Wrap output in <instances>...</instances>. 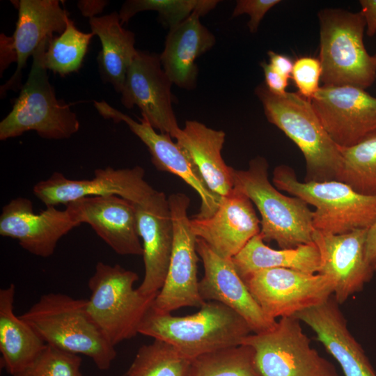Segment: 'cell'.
<instances>
[{
	"mask_svg": "<svg viewBox=\"0 0 376 376\" xmlns=\"http://www.w3.org/2000/svg\"><path fill=\"white\" fill-rule=\"evenodd\" d=\"M199 308L192 315L175 316L151 307L139 334L168 343L192 360L206 353L240 345L252 333L243 318L221 303L205 301Z\"/></svg>",
	"mask_w": 376,
	"mask_h": 376,
	"instance_id": "2",
	"label": "cell"
},
{
	"mask_svg": "<svg viewBox=\"0 0 376 376\" xmlns=\"http://www.w3.org/2000/svg\"><path fill=\"white\" fill-rule=\"evenodd\" d=\"M322 76V66L319 58L309 56L299 57L295 60L291 77L298 93L311 100L318 89Z\"/></svg>",
	"mask_w": 376,
	"mask_h": 376,
	"instance_id": "35",
	"label": "cell"
},
{
	"mask_svg": "<svg viewBox=\"0 0 376 376\" xmlns=\"http://www.w3.org/2000/svg\"><path fill=\"white\" fill-rule=\"evenodd\" d=\"M334 297L306 308L294 317L308 325L339 363L344 376H376L360 344L352 335Z\"/></svg>",
	"mask_w": 376,
	"mask_h": 376,
	"instance_id": "22",
	"label": "cell"
},
{
	"mask_svg": "<svg viewBox=\"0 0 376 376\" xmlns=\"http://www.w3.org/2000/svg\"><path fill=\"white\" fill-rule=\"evenodd\" d=\"M168 200L173 228L172 252L164 285L152 306L164 313L183 307L201 308L205 303L198 290L197 237L187 214L189 198L174 193Z\"/></svg>",
	"mask_w": 376,
	"mask_h": 376,
	"instance_id": "10",
	"label": "cell"
},
{
	"mask_svg": "<svg viewBox=\"0 0 376 376\" xmlns=\"http://www.w3.org/2000/svg\"><path fill=\"white\" fill-rule=\"evenodd\" d=\"M300 323L295 317L281 318L272 329L249 334L241 345L253 348L262 376H339L311 346Z\"/></svg>",
	"mask_w": 376,
	"mask_h": 376,
	"instance_id": "9",
	"label": "cell"
},
{
	"mask_svg": "<svg viewBox=\"0 0 376 376\" xmlns=\"http://www.w3.org/2000/svg\"><path fill=\"white\" fill-rule=\"evenodd\" d=\"M124 376V375H123Z\"/></svg>",
	"mask_w": 376,
	"mask_h": 376,
	"instance_id": "45",
	"label": "cell"
},
{
	"mask_svg": "<svg viewBox=\"0 0 376 376\" xmlns=\"http://www.w3.org/2000/svg\"><path fill=\"white\" fill-rule=\"evenodd\" d=\"M373 57H374V59H375V63H376V54L375 55H373Z\"/></svg>",
	"mask_w": 376,
	"mask_h": 376,
	"instance_id": "44",
	"label": "cell"
},
{
	"mask_svg": "<svg viewBox=\"0 0 376 376\" xmlns=\"http://www.w3.org/2000/svg\"><path fill=\"white\" fill-rule=\"evenodd\" d=\"M172 84L159 55L138 50L127 70L120 102L127 109L137 106L155 130L175 139L181 128L173 109Z\"/></svg>",
	"mask_w": 376,
	"mask_h": 376,
	"instance_id": "14",
	"label": "cell"
},
{
	"mask_svg": "<svg viewBox=\"0 0 376 376\" xmlns=\"http://www.w3.org/2000/svg\"><path fill=\"white\" fill-rule=\"evenodd\" d=\"M280 0H238L233 10V17L246 14L250 17L247 23L249 31L256 33L265 14Z\"/></svg>",
	"mask_w": 376,
	"mask_h": 376,
	"instance_id": "36",
	"label": "cell"
},
{
	"mask_svg": "<svg viewBox=\"0 0 376 376\" xmlns=\"http://www.w3.org/2000/svg\"><path fill=\"white\" fill-rule=\"evenodd\" d=\"M251 295L269 318L294 317L334 295L328 276L285 268L262 269L243 279Z\"/></svg>",
	"mask_w": 376,
	"mask_h": 376,
	"instance_id": "11",
	"label": "cell"
},
{
	"mask_svg": "<svg viewBox=\"0 0 376 376\" xmlns=\"http://www.w3.org/2000/svg\"><path fill=\"white\" fill-rule=\"evenodd\" d=\"M311 102L324 129L340 147L352 146L376 131V97L366 89L322 85Z\"/></svg>",
	"mask_w": 376,
	"mask_h": 376,
	"instance_id": "15",
	"label": "cell"
},
{
	"mask_svg": "<svg viewBox=\"0 0 376 376\" xmlns=\"http://www.w3.org/2000/svg\"><path fill=\"white\" fill-rule=\"evenodd\" d=\"M318 17L323 85H352L363 89L372 86L376 63L364 45L366 22L361 13L324 8Z\"/></svg>",
	"mask_w": 376,
	"mask_h": 376,
	"instance_id": "7",
	"label": "cell"
},
{
	"mask_svg": "<svg viewBox=\"0 0 376 376\" xmlns=\"http://www.w3.org/2000/svg\"><path fill=\"white\" fill-rule=\"evenodd\" d=\"M89 24L102 45L97 57L101 77L121 93L127 70L138 52L134 33L123 27L116 12L92 17Z\"/></svg>",
	"mask_w": 376,
	"mask_h": 376,
	"instance_id": "27",
	"label": "cell"
},
{
	"mask_svg": "<svg viewBox=\"0 0 376 376\" xmlns=\"http://www.w3.org/2000/svg\"><path fill=\"white\" fill-rule=\"evenodd\" d=\"M367 229L343 234L314 230L313 241L320 255L318 274L334 283V297L340 304L361 291L375 272L366 258Z\"/></svg>",
	"mask_w": 376,
	"mask_h": 376,
	"instance_id": "18",
	"label": "cell"
},
{
	"mask_svg": "<svg viewBox=\"0 0 376 376\" xmlns=\"http://www.w3.org/2000/svg\"><path fill=\"white\" fill-rule=\"evenodd\" d=\"M94 106L105 119L123 122L128 126L146 145L157 170L176 175L197 192L201 204L196 218H207L215 212L221 198L210 190L188 152L178 142L173 141L169 134L158 133L145 118L136 121L104 100L94 101Z\"/></svg>",
	"mask_w": 376,
	"mask_h": 376,
	"instance_id": "13",
	"label": "cell"
},
{
	"mask_svg": "<svg viewBox=\"0 0 376 376\" xmlns=\"http://www.w3.org/2000/svg\"><path fill=\"white\" fill-rule=\"evenodd\" d=\"M374 271L376 272V262L373 265Z\"/></svg>",
	"mask_w": 376,
	"mask_h": 376,
	"instance_id": "43",
	"label": "cell"
},
{
	"mask_svg": "<svg viewBox=\"0 0 376 376\" xmlns=\"http://www.w3.org/2000/svg\"><path fill=\"white\" fill-rule=\"evenodd\" d=\"M81 358L49 345L13 376H83Z\"/></svg>",
	"mask_w": 376,
	"mask_h": 376,
	"instance_id": "34",
	"label": "cell"
},
{
	"mask_svg": "<svg viewBox=\"0 0 376 376\" xmlns=\"http://www.w3.org/2000/svg\"><path fill=\"white\" fill-rule=\"evenodd\" d=\"M19 317L46 345L89 357L101 370L110 368L116 357L113 346L88 310V299L62 293H47Z\"/></svg>",
	"mask_w": 376,
	"mask_h": 376,
	"instance_id": "1",
	"label": "cell"
},
{
	"mask_svg": "<svg viewBox=\"0 0 376 376\" xmlns=\"http://www.w3.org/2000/svg\"><path fill=\"white\" fill-rule=\"evenodd\" d=\"M191 227L220 256L232 259L260 232V221L251 201L233 188L221 198L215 212L207 218L190 219Z\"/></svg>",
	"mask_w": 376,
	"mask_h": 376,
	"instance_id": "20",
	"label": "cell"
},
{
	"mask_svg": "<svg viewBox=\"0 0 376 376\" xmlns=\"http://www.w3.org/2000/svg\"><path fill=\"white\" fill-rule=\"evenodd\" d=\"M359 4L366 22V34L372 37L376 33V0H361Z\"/></svg>",
	"mask_w": 376,
	"mask_h": 376,
	"instance_id": "40",
	"label": "cell"
},
{
	"mask_svg": "<svg viewBox=\"0 0 376 376\" xmlns=\"http://www.w3.org/2000/svg\"><path fill=\"white\" fill-rule=\"evenodd\" d=\"M265 76V85L274 94L283 95L285 93L288 84V79L276 72L269 63H260Z\"/></svg>",
	"mask_w": 376,
	"mask_h": 376,
	"instance_id": "37",
	"label": "cell"
},
{
	"mask_svg": "<svg viewBox=\"0 0 376 376\" xmlns=\"http://www.w3.org/2000/svg\"><path fill=\"white\" fill-rule=\"evenodd\" d=\"M267 55L270 66L283 77L290 79L292 75L294 64L292 59L284 54H281L273 51H269Z\"/></svg>",
	"mask_w": 376,
	"mask_h": 376,
	"instance_id": "39",
	"label": "cell"
},
{
	"mask_svg": "<svg viewBox=\"0 0 376 376\" xmlns=\"http://www.w3.org/2000/svg\"><path fill=\"white\" fill-rule=\"evenodd\" d=\"M196 251L204 268V275L198 283L202 299L218 301L233 310L244 319L253 334L272 329L276 320L263 313L232 260L220 256L198 237Z\"/></svg>",
	"mask_w": 376,
	"mask_h": 376,
	"instance_id": "17",
	"label": "cell"
},
{
	"mask_svg": "<svg viewBox=\"0 0 376 376\" xmlns=\"http://www.w3.org/2000/svg\"><path fill=\"white\" fill-rule=\"evenodd\" d=\"M342 166L337 180L356 191L376 196V131L350 147H340Z\"/></svg>",
	"mask_w": 376,
	"mask_h": 376,
	"instance_id": "29",
	"label": "cell"
},
{
	"mask_svg": "<svg viewBox=\"0 0 376 376\" xmlns=\"http://www.w3.org/2000/svg\"><path fill=\"white\" fill-rule=\"evenodd\" d=\"M134 205L145 267L144 278L137 289L144 296H152L157 295L164 285L172 252L169 203L165 194L156 190L146 201Z\"/></svg>",
	"mask_w": 376,
	"mask_h": 376,
	"instance_id": "19",
	"label": "cell"
},
{
	"mask_svg": "<svg viewBox=\"0 0 376 376\" xmlns=\"http://www.w3.org/2000/svg\"><path fill=\"white\" fill-rule=\"evenodd\" d=\"M107 3L108 1L104 0H81L77 6L82 15L91 19L101 13Z\"/></svg>",
	"mask_w": 376,
	"mask_h": 376,
	"instance_id": "41",
	"label": "cell"
},
{
	"mask_svg": "<svg viewBox=\"0 0 376 376\" xmlns=\"http://www.w3.org/2000/svg\"><path fill=\"white\" fill-rule=\"evenodd\" d=\"M231 260L242 279L266 269L285 268L318 274L320 267V252L314 242L277 250L266 245L260 233L251 239Z\"/></svg>",
	"mask_w": 376,
	"mask_h": 376,
	"instance_id": "28",
	"label": "cell"
},
{
	"mask_svg": "<svg viewBox=\"0 0 376 376\" xmlns=\"http://www.w3.org/2000/svg\"><path fill=\"white\" fill-rule=\"evenodd\" d=\"M144 169L136 166L116 169L111 166L97 169L90 180H72L60 172H54L47 179L37 182L33 194L46 207L56 206L88 196L116 195L134 204L146 201L155 192L144 179Z\"/></svg>",
	"mask_w": 376,
	"mask_h": 376,
	"instance_id": "12",
	"label": "cell"
},
{
	"mask_svg": "<svg viewBox=\"0 0 376 376\" xmlns=\"http://www.w3.org/2000/svg\"><path fill=\"white\" fill-rule=\"evenodd\" d=\"M80 225L72 211L47 206L34 213L32 201L24 197L12 199L0 214V235L17 240L29 253L42 258L51 256L62 237Z\"/></svg>",
	"mask_w": 376,
	"mask_h": 376,
	"instance_id": "16",
	"label": "cell"
},
{
	"mask_svg": "<svg viewBox=\"0 0 376 376\" xmlns=\"http://www.w3.org/2000/svg\"><path fill=\"white\" fill-rule=\"evenodd\" d=\"M15 286L0 290L1 364L13 376L29 364L45 347L35 330L14 312Z\"/></svg>",
	"mask_w": 376,
	"mask_h": 376,
	"instance_id": "26",
	"label": "cell"
},
{
	"mask_svg": "<svg viewBox=\"0 0 376 376\" xmlns=\"http://www.w3.org/2000/svg\"><path fill=\"white\" fill-rule=\"evenodd\" d=\"M191 363L173 345L154 339L138 350L124 376H190Z\"/></svg>",
	"mask_w": 376,
	"mask_h": 376,
	"instance_id": "31",
	"label": "cell"
},
{
	"mask_svg": "<svg viewBox=\"0 0 376 376\" xmlns=\"http://www.w3.org/2000/svg\"><path fill=\"white\" fill-rule=\"evenodd\" d=\"M226 134L196 120H187L175 139L189 154L210 190L221 198L234 188L233 171L224 161Z\"/></svg>",
	"mask_w": 376,
	"mask_h": 376,
	"instance_id": "25",
	"label": "cell"
},
{
	"mask_svg": "<svg viewBox=\"0 0 376 376\" xmlns=\"http://www.w3.org/2000/svg\"><path fill=\"white\" fill-rule=\"evenodd\" d=\"M217 0H129L122 6L118 13L123 25L141 11L157 12L159 19L169 27H174L193 13L198 11L205 15L219 3Z\"/></svg>",
	"mask_w": 376,
	"mask_h": 376,
	"instance_id": "33",
	"label": "cell"
},
{
	"mask_svg": "<svg viewBox=\"0 0 376 376\" xmlns=\"http://www.w3.org/2000/svg\"><path fill=\"white\" fill-rule=\"evenodd\" d=\"M0 75L13 62L17 63V56L12 36L1 33L0 36Z\"/></svg>",
	"mask_w": 376,
	"mask_h": 376,
	"instance_id": "38",
	"label": "cell"
},
{
	"mask_svg": "<svg viewBox=\"0 0 376 376\" xmlns=\"http://www.w3.org/2000/svg\"><path fill=\"white\" fill-rule=\"evenodd\" d=\"M201 13L196 11L171 28L159 55L164 70L172 83L180 88L193 89L196 86V60L216 42L215 36L201 22Z\"/></svg>",
	"mask_w": 376,
	"mask_h": 376,
	"instance_id": "24",
	"label": "cell"
},
{
	"mask_svg": "<svg viewBox=\"0 0 376 376\" xmlns=\"http://www.w3.org/2000/svg\"><path fill=\"white\" fill-rule=\"evenodd\" d=\"M233 185L258 210L264 242L274 241L281 249L313 242V211L302 199L285 196L272 185L265 158L258 156L249 162L248 169H234Z\"/></svg>",
	"mask_w": 376,
	"mask_h": 376,
	"instance_id": "4",
	"label": "cell"
},
{
	"mask_svg": "<svg viewBox=\"0 0 376 376\" xmlns=\"http://www.w3.org/2000/svg\"><path fill=\"white\" fill-rule=\"evenodd\" d=\"M272 182L279 190L315 207V230L343 234L368 229L376 221V196L360 194L343 182H301L294 169L285 164L274 168Z\"/></svg>",
	"mask_w": 376,
	"mask_h": 376,
	"instance_id": "6",
	"label": "cell"
},
{
	"mask_svg": "<svg viewBox=\"0 0 376 376\" xmlns=\"http://www.w3.org/2000/svg\"><path fill=\"white\" fill-rule=\"evenodd\" d=\"M255 93L267 120L290 138L303 154L304 181L336 180L342 166L340 148L324 129L311 100L298 93L274 94L263 84L256 88Z\"/></svg>",
	"mask_w": 376,
	"mask_h": 376,
	"instance_id": "3",
	"label": "cell"
},
{
	"mask_svg": "<svg viewBox=\"0 0 376 376\" xmlns=\"http://www.w3.org/2000/svg\"><path fill=\"white\" fill-rule=\"evenodd\" d=\"M94 36L92 32L84 33L79 30L68 16L63 33L48 41L43 57L47 70L61 76L78 71Z\"/></svg>",
	"mask_w": 376,
	"mask_h": 376,
	"instance_id": "30",
	"label": "cell"
},
{
	"mask_svg": "<svg viewBox=\"0 0 376 376\" xmlns=\"http://www.w3.org/2000/svg\"><path fill=\"white\" fill-rule=\"evenodd\" d=\"M138 279L136 272L120 265L98 262L88 280V312L114 347L139 334L157 296L141 295L134 287Z\"/></svg>",
	"mask_w": 376,
	"mask_h": 376,
	"instance_id": "8",
	"label": "cell"
},
{
	"mask_svg": "<svg viewBox=\"0 0 376 376\" xmlns=\"http://www.w3.org/2000/svg\"><path fill=\"white\" fill-rule=\"evenodd\" d=\"M65 206L81 224H88L116 253L142 256L134 204L118 196H88Z\"/></svg>",
	"mask_w": 376,
	"mask_h": 376,
	"instance_id": "21",
	"label": "cell"
},
{
	"mask_svg": "<svg viewBox=\"0 0 376 376\" xmlns=\"http://www.w3.org/2000/svg\"><path fill=\"white\" fill-rule=\"evenodd\" d=\"M18 10L13 35L17 53V68L13 76L1 86V97L8 90L21 88L22 71L30 56L54 33H61L66 26L67 11L58 0L11 1Z\"/></svg>",
	"mask_w": 376,
	"mask_h": 376,
	"instance_id": "23",
	"label": "cell"
},
{
	"mask_svg": "<svg viewBox=\"0 0 376 376\" xmlns=\"http://www.w3.org/2000/svg\"><path fill=\"white\" fill-rule=\"evenodd\" d=\"M366 258L368 263L373 266L376 262V221L367 229Z\"/></svg>",
	"mask_w": 376,
	"mask_h": 376,
	"instance_id": "42",
	"label": "cell"
},
{
	"mask_svg": "<svg viewBox=\"0 0 376 376\" xmlns=\"http://www.w3.org/2000/svg\"><path fill=\"white\" fill-rule=\"evenodd\" d=\"M50 38L44 40L33 53L27 80L22 86L12 110L0 122L1 141L29 131L47 139H65L79 130L76 113L69 104L56 98L49 80L43 57Z\"/></svg>",
	"mask_w": 376,
	"mask_h": 376,
	"instance_id": "5",
	"label": "cell"
},
{
	"mask_svg": "<svg viewBox=\"0 0 376 376\" xmlns=\"http://www.w3.org/2000/svg\"><path fill=\"white\" fill-rule=\"evenodd\" d=\"M190 376H262L253 348L246 345L221 349L191 360Z\"/></svg>",
	"mask_w": 376,
	"mask_h": 376,
	"instance_id": "32",
	"label": "cell"
}]
</instances>
